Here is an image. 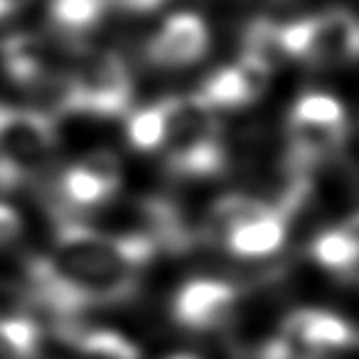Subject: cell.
<instances>
[{
    "label": "cell",
    "instance_id": "6da1fadb",
    "mask_svg": "<svg viewBox=\"0 0 359 359\" xmlns=\"http://www.w3.org/2000/svg\"><path fill=\"white\" fill-rule=\"evenodd\" d=\"M140 234H106L76 222H62L45 259L27 264V283L40 303L72 313L86 303H114L133 295L138 276L158 251Z\"/></svg>",
    "mask_w": 359,
    "mask_h": 359
},
{
    "label": "cell",
    "instance_id": "7a4b0ae2",
    "mask_svg": "<svg viewBox=\"0 0 359 359\" xmlns=\"http://www.w3.org/2000/svg\"><path fill=\"white\" fill-rule=\"evenodd\" d=\"M160 150L168 165L185 177H210L224 168L217 111L200 94L168 99V121Z\"/></svg>",
    "mask_w": 359,
    "mask_h": 359
},
{
    "label": "cell",
    "instance_id": "3957f363",
    "mask_svg": "<svg viewBox=\"0 0 359 359\" xmlns=\"http://www.w3.org/2000/svg\"><path fill=\"white\" fill-rule=\"evenodd\" d=\"M55 150L52 118L35 109L0 104V185H20L45 172Z\"/></svg>",
    "mask_w": 359,
    "mask_h": 359
},
{
    "label": "cell",
    "instance_id": "277c9868",
    "mask_svg": "<svg viewBox=\"0 0 359 359\" xmlns=\"http://www.w3.org/2000/svg\"><path fill=\"white\" fill-rule=\"evenodd\" d=\"M285 60L334 67L359 60V20L347 11H327L278 25Z\"/></svg>",
    "mask_w": 359,
    "mask_h": 359
},
{
    "label": "cell",
    "instance_id": "5b68a950",
    "mask_svg": "<svg viewBox=\"0 0 359 359\" xmlns=\"http://www.w3.org/2000/svg\"><path fill=\"white\" fill-rule=\"evenodd\" d=\"M74 84V111L94 116H121L133 101V79L126 60L118 52H91L76 72H72Z\"/></svg>",
    "mask_w": 359,
    "mask_h": 359
},
{
    "label": "cell",
    "instance_id": "8992f818",
    "mask_svg": "<svg viewBox=\"0 0 359 359\" xmlns=\"http://www.w3.org/2000/svg\"><path fill=\"white\" fill-rule=\"evenodd\" d=\"M357 342L354 327L330 310L303 308L280 325L276 344L293 359H330Z\"/></svg>",
    "mask_w": 359,
    "mask_h": 359
},
{
    "label": "cell",
    "instance_id": "52a82bcc",
    "mask_svg": "<svg viewBox=\"0 0 359 359\" xmlns=\"http://www.w3.org/2000/svg\"><path fill=\"white\" fill-rule=\"evenodd\" d=\"M241 290L229 280L195 278L177 290L172 303L175 320L197 332H215L236 323Z\"/></svg>",
    "mask_w": 359,
    "mask_h": 359
},
{
    "label": "cell",
    "instance_id": "ba28073f",
    "mask_svg": "<svg viewBox=\"0 0 359 359\" xmlns=\"http://www.w3.org/2000/svg\"><path fill=\"white\" fill-rule=\"evenodd\" d=\"M123 168L114 150H91L60 175V197L76 210H91L116 197Z\"/></svg>",
    "mask_w": 359,
    "mask_h": 359
},
{
    "label": "cell",
    "instance_id": "9c48e42d",
    "mask_svg": "<svg viewBox=\"0 0 359 359\" xmlns=\"http://www.w3.org/2000/svg\"><path fill=\"white\" fill-rule=\"evenodd\" d=\"M210 50V27L195 13H177L160 25L148 42L150 65L163 69H182L200 62Z\"/></svg>",
    "mask_w": 359,
    "mask_h": 359
},
{
    "label": "cell",
    "instance_id": "30bf717a",
    "mask_svg": "<svg viewBox=\"0 0 359 359\" xmlns=\"http://www.w3.org/2000/svg\"><path fill=\"white\" fill-rule=\"evenodd\" d=\"M285 236H288V217L273 202L264 215L239 226L226 241L224 249L231 251L236 259H269L285 244Z\"/></svg>",
    "mask_w": 359,
    "mask_h": 359
},
{
    "label": "cell",
    "instance_id": "8fae6325",
    "mask_svg": "<svg viewBox=\"0 0 359 359\" xmlns=\"http://www.w3.org/2000/svg\"><path fill=\"white\" fill-rule=\"evenodd\" d=\"M273 202L256 200V197L246 195H224L219 200L212 202V207L207 210L205 219L200 224V236L207 244L215 246H226V241L231 239L239 226H244L246 222L256 219L259 215H264Z\"/></svg>",
    "mask_w": 359,
    "mask_h": 359
},
{
    "label": "cell",
    "instance_id": "7c38bea8",
    "mask_svg": "<svg viewBox=\"0 0 359 359\" xmlns=\"http://www.w3.org/2000/svg\"><path fill=\"white\" fill-rule=\"evenodd\" d=\"M0 60H3V69L8 72V76L20 86H32L42 76L52 74L47 72L50 42L37 32H18L8 37L0 47Z\"/></svg>",
    "mask_w": 359,
    "mask_h": 359
},
{
    "label": "cell",
    "instance_id": "4fadbf2b",
    "mask_svg": "<svg viewBox=\"0 0 359 359\" xmlns=\"http://www.w3.org/2000/svg\"><path fill=\"white\" fill-rule=\"evenodd\" d=\"M109 6V0H47V15L62 35L76 37L94 30Z\"/></svg>",
    "mask_w": 359,
    "mask_h": 359
},
{
    "label": "cell",
    "instance_id": "5bb4252c",
    "mask_svg": "<svg viewBox=\"0 0 359 359\" xmlns=\"http://www.w3.org/2000/svg\"><path fill=\"white\" fill-rule=\"evenodd\" d=\"M310 256H313L318 266H323V269H327V271H334V273L347 278L354 261H357V246L344 234L342 226H337V229L320 231V234L310 241Z\"/></svg>",
    "mask_w": 359,
    "mask_h": 359
},
{
    "label": "cell",
    "instance_id": "9a60e30c",
    "mask_svg": "<svg viewBox=\"0 0 359 359\" xmlns=\"http://www.w3.org/2000/svg\"><path fill=\"white\" fill-rule=\"evenodd\" d=\"M40 344V327L35 320L25 315L0 320V359H35Z\"/></svg>",
    "mask_w": 359,
    "mask_h": 359
},
{
    "label": "cell",
    "instance_id": "2e32d148",
    "mask_svg": "<svg viewBox=\"0 0 359 359\" xmlns=\"http://www.w3.org/2000/svg\"><path fill=\"white\" fill-rule=\"evenodd\" d=\"M197 94H200L215 111L239 109V106L254 104L249 91H246L244 81H241V74H239V69H236V65L222 67L219 72H215Z\"/></svg>",
    "mask_w": 359,
    "mask_h": 359
},
{
    "label": "cell",
    "instance_id": "e0dca14e",
    "mask_svg": "<svg viewBox=\"0 0 359 359\" xmlns=\"http://www.w3.org/2000/svg\"><path fill=\"white\" fill-rule=\"evenodd\" d=\"M76 357L79 359H140L135 342L114 330H89L76 337Z\"/></svg>",
    "mask_w": 359,
    "mask_h": 359
},
{
    "label": "cell",
    "instance_id": "ac0fdd59",
    "mask_svg": "<svg viewBox=\"0 0 359 359\" xmlns=\"http://www.w3.org/2000/svg\"><path fill=\"white\" fill-rule=\"evenodd\" d=\"M165 121H168V99L155 101V104L135 111L128 118V126H126L130 145L145 150V153L160 150L165 138Z\"/></svg>",
    "mask_w": 359,
    "mask_h": 359
},
{
    "label": "cell",
    "instance_id": "d6986e66",
    "mask_svg": "<svg viewBox=\"0 0 359 359\" xmlns=\"http://www.w3.org/2000/svg\"><path fill=\"white\" fill-rule=\"evenodd\" d=\"M22 219L15 207L0 202V246H11L20 236Z\"/></svg>",
    "mask_w": 359,
    "mask_h": 359
},
{
    "label": "cell",
    "instance_id": "ffe728a7",
    "mask_svg": "<svg viewBox=\"0 0 359 359\" xmlns=\"http://www.w3.org/2000/svg\"><path fill=\"white\" fill-rule=\"evenodd\" d=\"M342 229H344V234L352 239V244L357 246V261H354V266H352V271H349L347 278H352V280H357V283H359V215H354L352 219L344 222Z\"/></svg>",
    "mask_w": 359,
    "mask_h": 359
},
{
    "label": "cell",
    "instance_id": "44dd1931",
    "mask_svg": "<svg viewBox=\"0 0 359 359\" xmlns=\"http://www.w3.org/2000/svg\"><path fill=\"white\" fill-rule=\"evenodd\" d=\"M111 6L123 8V11H135V13H148L155 11L165 3V0H109Z\"/></svg>",
    "mask_w": 359,
    "mask_h": 359
},
{
    "label": "cell",
    "instance_id": "7402d4cb",
    "mask_svg": "<svg viewBox=\"0 0 359 359\" xmlns=\"http://www.w3.org/2000/svg\"><path fill=\"white\" fill-rule=\"evenodd\" d=\"M27 0H0V20L8 15H13L15 11H20Z\"/></svg>",
    "mask_w": 359,
    "mask_h": 359
}]
</instances>
